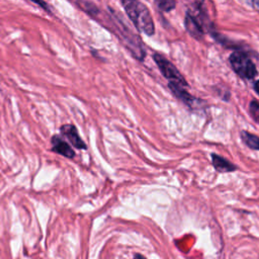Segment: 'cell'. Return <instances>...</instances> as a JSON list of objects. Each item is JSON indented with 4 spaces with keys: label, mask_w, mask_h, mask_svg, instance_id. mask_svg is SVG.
<instances>
[{
    "label": "cell",
    "mask_w": 259,
    "mask_h": 259,
    "mask_svg": "<svg viewBox=\"0 0 259 259\" xmlns=\"http://www.w3.org/2000/svg\"><path fill=\"white\" fill-rule=\"evenodd\" d=\"M126 15L134 23L135 27L151 36L155 33V25L148 7L140 0H119Z\"/></svg>",
    "instance_id": "cell-1"
},
{
    "label": "cell",
    "mask_w": 259,
    "mask_h": 259,
    "mask_svg": "<svg viewBox=\"0 0 259 259\" xmlns=\"http://www.w3.org/2000/svg\"><path fill=\"white\" fill-rule=\"evenodd\" d=\"M233 70L243 79L251 80L256 77L257 69L251 58L244 52L236 51L229 58Z\"/></svg>",
    "instance_id": "cell-2"
},
{
    "label": "cell",
    "mask_w": 259,
    "mask_h": 259,
    "mask_svg": "<svg viewBox=\"0 0 259 259\" xmlns=\"http://www.w3.org/2000/svg\"><path fill=\"white\" fill-rule=\"evenodd\" d=\"M153 60L157 64L162 75L169 82H174V83L181 84L183 86H187V82L185 81L184 77L180 74L178 69L169 60H167L164 56H162L161 54L155 53L153 55Z\"/></svg>",
    "instance_id": "cell-3"
},
{
    "label": "cell",
    "mask_w": 259,
    "mask_h": 259,
    "mask_svg": "<svg viewBox=\"0 0 259 259\" xmlns=\"http://www.w3.org/2000/svg\"><path fill=\"white\" fill-rule=\"evenodd\" d=\"M60 134L64 137V139L68 140L69 143L76 149L79 150H86L87 146L85 142L81 139L76 126L71 123L63 124L60 127Z\"/></svg>",
    "instance_id": "cell-4"
},
{
    "label": "cell",
    "mask_w": 259,
    "mask_h": 259,
    "mask_svg": "<svg viewBox=\"0 0 259 259\" xmlns=\"http://www.w3.org/2000/svg\"><path fill=\"white\" fill-rule=\"evenodd\" d=\"M51 143H52V151L60 154L66 158L72 159L75 157V151L72 148V145L70 143H67L64 140V137L55 135L52 137L51 139Z\"/></svg>",
    "instance_id": "cell-5"
},
{
    "label": "cell",
    "mask_w": 259,
    "mask_h": 259,
    "mask_svg": "<svg viewBox=\"0 0 259 259\" xmlns=\"http://www.w3.org/2000/svg\"><path fill=\"white\" fill-rule=\"evenodd\" d=\"M184 25L187 30V32L194 38L200 40L203 37L204 34V28L201 26V24L188 12L185 14L184 18Z\"/></svg>",
    "instance_id": "cell-6"
},
{
    "label": "cell",
    "mask_w": 259,
    "mask_h": 259,
    "mask_svg": "<svg viewBox=\"0 0 259 259\" xmlns=\"http://www.w3.org/2000/svg\"><path fill=\"white\" fill-rule=\"evenodd\" d=\"M168 87L171 90V92L178 98L180 99L182 102H184L187 106H192L195 102V98H193V96H191L188 91L185 89L186 86H183L181 84L178 83H174V82H169L168 83Z\"/></svg>",
    "instance_id": "cell-7"
},
{
    "label": "cell",
    "mask_w": 259,
    "mask_h": 259,
    "mask_svg": "<svg viewBox=\"0 0 259 259\" xmlns=\"http://www.w3.org/2000/svg\"><path fill=\"white\" fill-rule=\"evenodd\" d=\"M211 163H212V166L214 167V169L222 173L223 172H233L237 169V167L233 163H231L224 157H221L215 154H211Z\"/></svg>",
    "instance_id": "cell-8"
},
{
    "label": "cell",
    "mask_w": 259,
    "mask_h": 259,
    "mask_svg": "<svg viewBox=\"0 0 259 259\" xmlns=\"http://www.w3.org/2000/svg\"><path fill=\"white\" fill-rule=\"evenodd\" d=\"M241 139L243 141V143L248 146L250 149L252 150H259V137L251 134L247 131H242L240 133Z\"/></svg>",
    "instance_id": "cell-9"
},
{
    "label": "cell",
    "mask_w": 259,
    "mask_h": 259,
    "mask_svg": "<svg viewBox=\"0 0 259 259\" xmlns=\"http://www.w3.org/2000/svg\"><path fill=\"white\" fill-rule=\"evenodd\" d=\"M157 8L162 12H170L176 7L175 0H154Z\"/></svg>",
    "instance_id": "cell-10"
},
{
    "label": "cell",
    "mask_w": 259,
    "mask_h": 259,
    "mask_svg": "<svg viewBox=\"0 0 259 259\" xmlns=\"http://www.w3.org/2000/svg\"><path fill=\"white\" fill-rule=\"evenodd\" d=\"M249 110L253 119L257 123H259V102L256 100H252L249 105Z\"/></svg>",
    "instance_id": "cell-11"
},
{
    "label": "cell",
    "mask_w": 259,
    "mask_h": 259,
    "mask_svg": "<svg viewBox=\"0 0 259 259\" xmlns=\"http://www.w3.org/2000/svg\"><path fill=\"white\" fill-rule=\"evenodd\" d=\"M29 1H31V2H33L34 4L38 5L39 7H41L42 9H45L46 11L51 12V8H50V6H49V5H48V3H47V2H45L44 0H29Z\"/></svg>",
    "instance_id": "cell-12"
},
{
    "label": "cell",
    "mask_w": 259,
    "mask_h": 259,
    "mask_svg": "<svg viewBox=\"0 0 259 259\" xmlns=\"http://www.w3.org/2000/svg\"><path fill=\"white\" fill-rule=\"evenodd\" d=\"M203 2H204V0H193V5L192 6L202 7L203 6Z\"/></svg>",
    "instance_id": "cell-13"
},
{
    "label": "cell",
    "mask_w": 259,
    "mask_h": 259,
    "mask_svg": "<svg viewBox=\"0 0 259 259\" xmlns=\"http://www.w3.org/2000/svg\"><path fill=\"white\" fill-rule=\"evenodd\" d=\"M249 1L252 3V5H253L254 7L259 8V0H249Z\"/></svg>",
    "instance_id": "cell-14"
},
{
    "label": "cell",
    "mask_w": 259,
    "mask_h": 259,
    "mask_svg": "<svg viewBox=\"0 0 259 259\" xmlns=\"http://www.w3.org/2000/svg\"><path fill=\"white\" fill-rule=\"evenodd\" d=\"M254 89H255V91H256V92L258 93V95H259V80L254 83Z\"/></svg>",
    "instance_id": "cell-15"
}]
</instances>
